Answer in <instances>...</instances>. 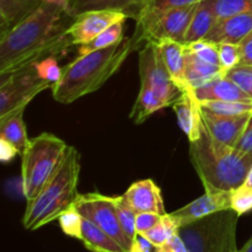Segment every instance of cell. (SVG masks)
I'll return each mask as SVG.
<instances>
[{"label": "cell", "mask_w": 252, "mask_h": 252, "mask_svg": "<svg viewBox=\"0 0 252 252\" xmlns=\"http://www.w3.org/2000/svg\"><path fill=\"white\" fill-rule=\"evenodd\" d=\"M69 145L49 133L31 138L22 157V189L27 201L39 193L61 165Z\"/></svg>", "instance_id": "cell-6"}, {"label": "cell", "mask_w": 252, "mask_h": 252, "mask_svg": "<svg viewBox=\"0 0 252 252\" xmlns=\"http://www.w3.org/2000/svg\"><path fill=\"white\" fill-rule=\"evenodd\" d=\"M244 185H246V186H249V187H251L252 189V169H251V171H250V174H249V176H248V179H246V181H245V184Z\"/></svg>", "instance_id": "cell-45"}, {"label": "cell", "mask_w": 252, "mask_h": 252, "mask_svg": "<svg viewBox=\"0 0 252 252\" xmlns=\"http://www.w3.org/2000/svg\"><path fill=\"white\" fill-rule=\"evenodd\" d=\"M197 5L198 2L186 5V6L174 7V9L162 12L147 33L145 42H159L161 39H171V41L185 44V38H186L187 31H189V24H191L192 17L197 9Z\"/></svg>", "instance_id": "cell-10"}, {"label": "cell", "mask_w": 252, "mask_h": 252, "mask_svg": "<svg viewBox=\"0 0 252 252\" xmlns=\"http://www.w3.org/2000/svg\"><path fill=\"white\" fill-rule=\"evenodd\" d=\"M235 148L244 154L252 155V113L243 134L240 135L238 143H236Z\"/></svg>", "instance_id": "cell-39"}, {"label": "cell", "mask_w": 252, "mask_h": 252, "mask_svg": "<svg viewBox=\"0 0 252 252\" xmlns=\"http://www.w3.org/2000/svg\"><path fill=\"white\" fill-rule=\"evenodd\" d=\"M142 42V36L133 32L129 38L113 46L78 56L64 66L61 80L52 86L53 98L61 103H71L97 91Z\"/></svg>", "instance_id": "cell-2"}, {"label": "cell", "mask_w": 252, "mask_h": 252, "mask_svg": "<svg viewBox=\"0 0 252 252\" xmlns=\"http://www.w3.org/2000/svg\"><path fill=\"white\" fill-rule=\"evenodd\" d=\"M74 207L84 218L95 223L98 228L115 239L126 251L130 252L133 243L121 226L115 197L101 193L79 194Z\"/></svg>", "instance_id": "cell-9"}, {"label": "cell", "mask_w": 252, "mask_h": 252, "mask_svg": "<svg viewBox=\"0 0 252 252\" xmlns=\"http://www.w3.org/2000/svg\"><path fill=\"white\" fill-rule=\"evenodd\" d=\"M202 108L223 116H240L252 112V103L238 101H206L199 103Z\"/></svg>", "instance_id": "cell-30"}, {"label": "cell", "mask_w": 252, "mask_h": 252, "mask_svg": "<svg viewBox=\"0 0 252 252\" xmlns=\"http://www.w3.org/2000/svg\"><path fill=\"white\" fill-rule=\"evenodd\" d=\"M252 31V11L217 20L207 34V41L213 43L239 44Z\"/></svg>", "instance_id": "cell-15"}, {"label": "cell", "mask_w": 252, "mask_h": 252, "mask_svg": "<svg viewBox=\"0 0 252 252\" xmlns=\"http://www.w3.org/2000/svg\"><path fill=\"white\" fill-rule=\"evenodd\" d=\"M216 21L217 17L214 16L209 0L199 1L193 17H192L191 24H189L186 38H185V44H189L192 42L202 41V39L206 38Z\"/></svg>", "instance_id": "cell-25"}, {"label": "cell", "mask_w": 252, "mask_h": 252, "mask_svg": "<svg viewBox=\"0 0 252 252\" xmlns=\"http://www.w3.org/2000/svg\"><path fill=\"white\" fill-rule=\"evenodd\" d=\"M155 252H189V251H187V248L186 245H185L184 240L181 239V236L179 235V233H176L169 241H167V243H165L164 245L160 246V248L155 249Z\"/></svg>", "instance_id": "cell-40"}, {"label": "cell", "mask_w": 252, "mask_h": 252, "mask_svg": "<svg viewBox=\"0 0 252 252\" xmlns=\"http://www.w3.org/2000/svg\"><path fill=\"white\" fill-rule=\"evenodd\" d=\"M34 68H36L39 78H42L46 81H49L52 86L61 80L62 74H63V68L59 66L58 61L54 57H47V58L37 62L34 64Z\"/></svg>", "instance_id": "cell-35"}, {"label": "cell", "mask_w": 252, "mask_h": 252, "mask_svg": "<svg viewBox=\"0 0 252 252\" xmlns=\"http://www.w3.org/2000/svg\"><path fill=\"white\" fill-rule=\"evenodd\" d=\"M155 251V246L148 240L142 234H138L135 240L133 241L132 250L130 252H153Z\"/></svg>", "instance_id": "cell-43"}, {"label": "cell", "mask_w": 252, "mask_h": 252, "mask_svg": "<svg viewBox=\"0 0 252 252\" xmlns=\"http://www.w3.org/2000/svg\"><path fill=\"white\" fill-rule=\"evenodd\" d=\"M187 48L189 51L193 52L197 57H199L203 61L208 62V63L214 64V65L221 66L220 58H219L218 52V44L209 42L207 39H202V41L192 42V43L186 44ZM223 68V66H221Z\"/></svg>", "instance_id": "cell-34"}, {"label": "cell", "mask_w": 252, "mask_h": 252, "mask_svg": "<svg viewBox=\"0 0 252 252\" xmlns=\"http://www.w3.org/2000/svg\"><path fill=\"white\" fill-rule=\"evenodd\" d=\"M80 155L74 147H68L53 176L33 199L27 201L24 224L27 230H36L51 221L58 220L61 214L74 206L79 193Z\"/></svg>", "instance_id": "cell-4"}, {"label": "cell", "mask_w": 252, "mask_h": 252, "mask_svg": "<svg viewBox=\"0 0 252 252\" xmlns=\"http://www.w3.org/2000/svg\"><path fill=\"white\" fill-rule=\"evenodd\" d=\"M238 46L240 51V64L252 65V31Z\"/></svg>", "instance_id": "cell-41"}, {"label": "cell", "mask_w": 252, "mask_h": 252, "mask_svg": "<svg viewBox=\"0 0 252 252\" xmlns=\"http://www.w3.org/2000/svg\"><path fill=\"white\" fill-rule=\"evenodd\" d=\"M122 196L137 213L152 212L161 216L167 214L164 208L161 189L153 180L148 179L134 182Z\"/></svg>", "instance_id": "cell-14"}, {"label": "cell", "mask_w": 252, "mask_h": 252, "mask_svg": "<svg viewBox=\"0 0 252 252\" xmlns=\"http://www.w3.org/2000/svg\"><path fill=\"white\" fill-rule=\"evenodd\" d=\"M145 2L147 0H66V11L75 19L88 11L113 10L123 12L135 20Z\"/></svg>", "instance_id": "cell-18"}, {"label": "cell", "mask_w": 252, "mask_h": 252, "mask_svg": "<svg viewBox=\"0 0 252 252\" xmlns=\"http://www.w3.org/2000/svg\"><path fill=\"white\" fill-rule=\"evenodd\" d=\"M42 2L41 0H0V36L29 16Z\"/></svg>", "instance_id": "cell-22"}, {"label": "cell", "mask_w": 252, "mask_h": 252, "mask_svg": "<svg viewBox=\"0 0 252 252\" xmlns=\"http://www.w3.org/2000/svg\"><path fill=\"white\" fill-rule=\"evenodd\" d=\"M217 20L252 11V0H209Z\"/></svg>", "instance_id": "cell-29"}, {"label": "cell", "mask_w": 252, "mask_h": 252, "mask_svg": "<svg viewBox=\"0 0 252 252\" xmlns=\"http://www.w3.org/2000/svg\"><path fill=\"white\" fill-rule=\"evenodd\" d=\"M139 76L140 84L152 88L166 106L174 105L184 91L171 78L159 47L153 41L145 42L139 51Z\"/></svg>", "instance_id": "cell-8"}, {"label": "cell", "mask_w": 252, "mask_h": 252, "mask_svg": "<svg viewBox=\"0 0 252 252\" xmlns=\"http://www.w3.org/2000/svg\"><path fill=\"white\" fill-rule=\"evenodd\" d=\"M224 76L234 81L244 93L248 94L252 98V65L238 64L234 68L224 71Z\"/></svg>", "instance_id": "cell-33"}, {"label": "cell", "mask_w": 252, "mask_h": 252, "mask_svg": "<svg viewBox=\"0 0 252 252\" xmlns=\"http://www.w3.org/2000/svg\"><path fill=\"white\" fill-rule=\"evenodd\" d=\"M199 1H203V0H147L138 17L135 19L137 25H135L134 32L139 33L145 41L147 33L162 12L174 9V7L186 6V5L196 4Z\"/></svg>", "instance_id": "cell-21"}, {"label": "cell", "mask_w": 252, "mask_h": 252, "mask_svg": "<svg viewBox=\"0 0 252 252\" xmlns=\"http://www.w3.org/2000/svg\"><path fill=\"white\" fill-rule=\"evenodd\" d=\"M48 88H52V84L39 78L34 64L0 75V121L25 110L34 96Z\"/></svg>", "instance_id": "cell-7"}, {"label": "cell", "mask_w": 252, "mask_h": 252, "mask_svg": "<svg viewBox=\"0 0 252 252\" xmlns=\"http://www.w3.org/2000/svg\"><path fill=\"white\" fill-rule=\"evenodd\" d=\"M185 56H186L185 78L189 89L199 88L208 81L223 75L225 71L221 66L214 65L197 57L193 52L187 48V46L185 49Z\"/></svg>", "instance_id": "cell-20"}, {"label": "cell", "mask_w": 252, "mask_h": 252, "mask_svg": "<svg viewBox=\"0 0 252 252\" xmlns=\"http://www.w3.org/2000/svg\"><path fill=\"white\" fill-rule=\"evenodd\" d=\"M228 208H231V192H206L202 197L169 214L181 226Z\"/></svg>", "instance_id": "cell-13"}, {"label": "cell", "mask_w": 252, "mask_h": 252, "mask_svg": "<svg viewBox=\"0 0 252 252\" xmlns=\"http://www.w3.org/2000/svg\"><path fill=\"white\" fill-rule=\"evenodd\" d=\"M155 43L159 47L162 59H164L175 83L182 90L189 89L186 78H185V69H186L185 49H186V44L171 41V39H161V41L155 42Z\"/></svg>", "instance_id": "cell-19"}, {"label": "cell", "mask_w": 252, "mask_h": 252, "mask_svg": "<svg viewBox=\"0 0 252 252\" xmlns=\"http://www.w3.org/2000/svg\"><path fill=\"white\" fill-rule=\"evenodd\" d=\"M123 26H125V21L116 22L112 26H110L108 29H106L105 31L101 32V33L98 34L96 38H94L91 42L83 44V46H79V56L91 53V52L98 51V49L107 48V47L113 46V44L123 41V39H125V37H123Z\"/></svg>", "instance_id": "cell-27"}, {"label": "cell", "mask_w": 252, "mask_h": 252, "mask_svg": "<svg viewBox=\"0 0 252 252\" xmlns=\"http://www.w3.org/2000/svg\"><path fill=\"white\" fill-rule=\"evenodd\" d=\"M127 15L113 10H96L80 14L69 26L68 34L73 46H83L89 43L118 21H126Z\"/></svg>", "instance_id": "cell-11"}, {"label": "cell", "mask_w": 252, "mask_h": 252, "mask_svg": "<svg viewBox=\"0 0 252 252\" xmlns=\"http://www.w3.org/2000/svg\"><path fill=\"white\" fill-rule=\"evenodd\" d=\"M17 154H19V152H17V149L14 145H11L9 142L0 138V159H1L2 162H9Z\"/></svg>", "instance_id": "cell-42"}, {"label": "cell", "mask_w": 252, "mask_h": 252, "mask_svg": "<svg viewBox=\"0 0 252 252\" xmlns=\"http://www.w3.org/2000/svg\"><path fill=\"white\" fill-rule=\"evenodd\" d=\"M201 113L202 122L211 137L221 144L235 148L252 112L240 116H223L201 107Z\"/></svg>", "instance_id": "cell-12"}, {"label": "cell", "mask_w": 252, "mask_h": 252, "mask_svg": "<svg viewBox=\"0 0 252 252\" xmlns=\"http://www.w3.org/2000/svg\"><path fill=\"white\" fill-rule=\"evenodd\" d=\"M239 214L233 208L216 212L179 226L189 252H239L236 229Z\"/></svg>", "instance_id": "cell-5"}, {"label": "cell", "mask_w": 252, "mask_h": 252, "mask_svg": "<svg viewBox=\"0 0 252 252\" xmlns=\"http://www.w3.org/2000/svg\"><path fill=\"white\" fill-rule=\"evenodd\" d=\"M218 52L224 70H228L240 64V51L238 44L218 43Z\"/></svg>", "instance_id": "cell-37"}, {"label": "cell", "mask_w": 252, "mask_h": 252, "mask_svg": "<svg viewBox=\"0 0 252 252\" xmlns=\"http://www.w3.org/2000/svg\"><path fill=\"white\" fill-rule=\"evenodd\" d=\"M239 252H252V236L250 238V240L243 246V249H240Z\"/></svg>", "instance_id": "cell-44"}, {"label": "cell", "mask_w": 252, "mask_h": 252, "mask_svg": "<svg viewBox=\"0 0 252 252\" xmlns=\"http://www.w3.org/2000/svg\"><path fill=\"white\" fill-rule=\"evenodd\" d=\"M189 158L206 192H233L245 184L252 169V155L221 144L202 127L198 139L189 142Z\"/></svg>", "instance_id": "cell-3"}, {"label": "cell", "mask_w": 252, "mask_h": 252, "mask_svg": "<svg viewBox=\"0 0 252 252\" xmlns=\"http://www.w3.org/2000/svg\"><path fill=\"white\" fill-rule=\"evenodd\" d=\"M24 111H17L5 120L0 121V138L14 145L20 155L24 154L30 143L24 122Z\"/></svg>", "instance_id": "cell-24"}, {"label": "cell", "mask_w": 252, "mask_h": 252, "mask_svg": "<svg viewBox=\"0 0 252 252\" xmlns=\"http://www.w3.org/2000/svg\"><path fill=\"white\" fill-rule=\"evenodd\" d=\"M115 199L121 226H122L126 235L133 243L138 235L137 229H135V217H137V212L127 203V201H126L123 196L115 197Z\"/></svg>", "instance_id": "cell-31"}, {"label": "cell", "mask_w": 252, "mask_h": 252, "mask_svg": "<svg viewBox=\"0 0 252 252\" xmlns=\"http://www.w3.org/2000/svg\"><path fill=\"white\" fill-rule=\"evenodd\" d=\"M189 90L199 103L206 101H238V102L252 103L250 96L244 93L234 81L224 76V74L199 88L189 89Z\"/></svg>", "instance_id": "cell-17"}, {"label": "cell", "mask_w": 252, "mask_h": 252, "mask_svg": "<svg viewBox=\"0 0 252 252\" xmlns=\"http://www.w3.org/2000/svg\"><path fill=\"white\" fill-rule=\"evenodd\" d=\"M231 208L239 214L249 213L252 211V189L243 185L231 192Z\"/></svg>", "instance_id": "cell-36"}, {"label": "cell", "mask_w": 252, "mask_h": 252, "mask_svg": "<svg viewBox=\"0 0 252 252\" xmlns=\"http://www.w3.org/2000/svg\"><path fill=\"white\" fill-rule=\"evenodd\" d=\"M80 240L88 250L93 252H127L115 239L84 217Z\"/></svg>", "instance_id": "cell-23"}, {"label": "cell", "mask_w": 252, "mask_h": 252, "mask_svg": "<svg viewBox=\"0 0 252 252\" xmlns=\"http://www.w3.org/2000/svg\"><path fill=\"white\" fill-rule=\"evenodd\" d=\"M74 21L62 5L43 1L29 16L0 36V75L21 70L44 57L73 46L68 29Z\"/></svg>", "instance_id": "cell-1"}, {"label": "cell", "mask_w": 252, "mask_h": 252, "mask_svg": "<svg viewBox=\"0 0 252 252\" xmlns=\"http://www.w3.org/2000/svg\"><path fill=\"white\" fill-rule=\"evenodd\" d=\"M58 221L64 234L80 240L83 216L79 213V211L75 207L73 206L69 209H66L65 212H63L58 218Z\"/></svg>", "instance_id": "cell-32"}, {"label": "cell", "mask_w": 252, "mask_h": 252, "mask_svg": "<svg viewBox=\"0 0 252 252\" xmlns=\"http://www.w3.org/2000/svg\"><path fill=\"white\" fill-rule=\"evenodd\" d=\"M177 230H179V225L176 221L170 217V214H165L154 228L145 231L142 235L145 236L157 249L167 243L177 233Z\"/></svg>", "instance_id": "cell-28"}, {"label": "cell", "mask_w": 252, "mask_h": 252, "mask_svg": "<svg viewBox=\"0 0 252 252\" xmlns=\"http://www.w3.org/2000/svg\"><path fill=\"white\" fill-rule=\"evenodd\" d=\"M164 216L158 213H152V212H142V213H137L135 217V229H137L138 234H144L145 231L150 230L154 228Z\"/></svg>", "instance_id": "cell-38"}, {"label": "cell", "mask_w": 252, "mask_h": 252, "mask_svg": "<svg viewBox=\"0 0 252 252\" xmlns=\"http://www.w3.org/2000/svg\"><path fill=\"white\" fill-rule=\"evenodd\" d=\"M171 107L176 113L180 128L184 130L189 142L198 139L203 122H202L201 105L196 100L192 91L189 89L182 91L181 96L175 101Z\"/></svg>", "instance_id": "cell-16"}, {"label": "cell", "mask_w": 252, "mask_h": 252, "mask_svg": "<svg viewBox=\"0 0 252 252\" xmlns=\"http://www.w3.org/2000/svg\"><path fill=\"white\" fill-rule=\"evenodd\" d=\"M165 107H167L166 103L158 96V94L152 88L140 84L139 94L133 105L129 117L137 125H140L147 121L153 113Z\"/></svg>", "instance_id": "cell-26"}]
</instances>
